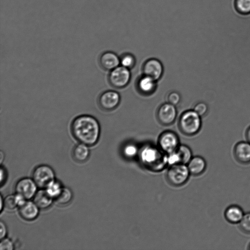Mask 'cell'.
I'll use <instances>...</instances> for the list:
<instances>
[{"mask_svg": "<svg viewBox=\"0 0 250 250\" xmlns=\"http://www.w3.org/2000/svg\"><path fill=\"white\" fill-rule=\"evenodd\" d=\"M238 224L240 229L243 232L250 234V212L245 213L243 218Z\"/></svg>", "mask_w": 250, "mask_h": 250, "instance_id": "obj_24", "label": "cell"}, {"mask_svg": "<svg viewBox=\"0 0 250 250\" xmlns=\"http://www.w3.org/2000/svg\"><path fill=\"white\" fill-rule=\"evenodd\" d=\"M26 200L21 195L16 193L14 195L7 196L3 200L4 207L9 209L13 210L22 205Z\"/></svg>", "mask_w": 250, "mask_h": 250, "instance_id": "obj_21", "label": "cell"}, {"mask_svg": "<svg viewBox=\"0 0 250 250\" xmlns=\"http://www.w3.org/2000/svg\"><path fill=\"white\" fill-rule=\"evenodd\" d=\"M123 152L125 157L132 158L137 155L139 151L136 145L133 144H129L124 147Z\"/></svg>", "mask_w": 250, "mask_h": 250, "instance_id": "obj_25", "label": "cell"}, {"mask_svg": "<svg viewBox=\"0 0 250 250\" xmlns=\"http://www.w3.org/2000/svg\"><path fill=\"white\" fill-rule=\"evenodd\" d=\"M14 249V244L10 239L3 238L1 239L0 250H13Z\"/></svg>", "mask_w": 250, "mask_h": 250, "instance_id": "obj_29", "label": "cell"}, {"mask_svg": "<svg viewBox=\"0 0 250 250\" xmlns=\"http://www.w3.org/2000/svg\"><path fill=\"white\" fill-rule=\"evenodd\" d=\"M179 125L184 134L188 135L195 134L201 127V117L193 109L187 110L181 115Z\"/></svg>", "mask_w": 250, "mask_h": 250, "instance_id": "obj_3", "label": "cell"}, {"mask_svg": "<svg viewBox=\"0 0 250 250\" xmlns=\"http://www.w3.org/2000/svg\"><path fill=\"white\" fill-rule=\"evenodd\" d=\"M246 141L250 143V125L247 128L245 132Z\"/></svg>", "mask_w": 250, "mask_h": 250, "instance_id": "obj_33", "label": "cell"}, {"mask_svg": "<svg viewBox=\"0 0 250 250\" xmlns=\"http://www.w3.org/2000/svg\"><path fill=\"white\" fill-rule=\"evenodd\" d=\"M99 63L104 69L111 71L119 66L120 59L114 52L105 51L100 56Z\"/></svg>", "mask_w": 250, "mask_h": 250, "instance_id": "obj_14", "label": "cell"}, {"mask_svg": "<svg viewBox=\"0 0 250 250\" xmlns=\"http://www.w3.org/2000/svg\"><path fill=\"white\" fill-rule=\"evenodd\" d=\"M156 81L152 78L144 75L138 82V87L140 91L145 94L152 93L155 89Z\"/></svg>", "mask_w": 250, "mask_h": 250, "instance_id": "obj_19", "label": "cell"}, {"mask_svg": "<svg viewBox=\"0 0 250 250\" xmlns=\"http://www.w3.org/2000/svg\"><path fill=\"white\" fill-rule=\"evenodd\" d=\"M0 239L5 238L7 234V228L5 224L1 221L0 223Z\"/></svg>", "mask_w": 250, "mask_h": 250, "instance_id": "obj_31", "label": "cell"}, {"mask_svg": "<svg viewBox=\"0 0 250 250\" xmlns=\"http://www.w3.org/2000/svg\"><path fill=\"white\" fill-rule=\"evenodd\" d=\"M120 101L119 93L113 90H107L102 93L98 98V104L103 110L110 111L115 109Z\"/></svg>", "mask_w": 250, "mask_h": 250, "instance_id": "obj_9", "label": "cell"}, {"mask_svg": "<svg viewBox=\"0 0 250 250\" xmlns=\"http://www.w3.org/2000/svg\"><path fill=\"white\" fill-rule=\"evenodd\" d=\"M233 154L238 163L242 165L250 164V143L247 141L238 142L233 147Z\"/></svg>", "mask_w": 250, "mask_h": 250, "instance_id": "obj_12", "label": "cell"}, {"mask_svg": "<svg viewBox=\"0 0 250 250\" xmlns=\"http://www.w3.org/2000/svg\"><path fill=\"white\" fill-rule=\"evenodd\" d=\"M88 146L80 143L76 145L72 150V156L75 161L78 162H83L89 157L90 151Z\"/></svg>", "mask_w": 250, "mask_h": 250, "instance_id": "obj_20", "label": "cell"}, {"mask_svg": "<svg viewBox=\"0 0 250 250\" xmlns=\"http://www.w3.org/2000/svg\"><path fill=\"white\" fill-rule=\"evenodd\" d=\"M2 152H1L0 153V155H1V156H0V162L1 163L2 162V158H3V156H2Z\"/></svg>", "mask_w": 250, "mask_h": 250, "instance_id": "obj_35", "label": "cell"}, {"mask_svg": "<svg viewBox=\"0 0 250 250\" xmlns=\"http://www.w3.org/2000/svg\"><path fill=\"white\" fill-rule=\"evenodd\" d=\"M181 100L180 95L177 92L173 91L170 92L167 97L168 103L174 105L179 104Z\"/></svg>", "mask_w": 250, "mask_h": 250, "instance_id": "obj_30", "label": "cell"}, {"mask_svg": "<svg viewBox=\"0 0 250 250\" xmlns=\"http://www.w3.org/2000/svg\"><path fill=\"white\" fill-rule=\"evenodd\" d=\"M7 178L6 171L4 168L0 167V185L1 186L4 183Z\"/></svg>", "mask_w": 250, "mask_h": 250, "instance_id": "obj_32", "label": "cell"}, {"mask_svg": "<svg viewBox=\"0 0 250 250\" xmlns=\"http://www.w3.org/2000/svg\"><path fill=\"white\" fill-rule=\"evenodd\" d=\"M33 198V202L40 209H42L49 208L54 199L44 188L37 191Z\"/></svg>", "mask_w": 250, "mask_h": 250, "instance_id": "obj_18", "label": "cell"}, {"mask_svg": "<svg viewBox=\"0 0 250 250\" xmlns=\"http://www.w3.org/2000/svg\"><path fill=\"white\" fill-rule=\"evenodd\" d=\"M188 167L190 174L198 176L205 171L207 163L205 160L202 157L197 156L192 157L188 163Z\"/></svg>", "mask_w": 250, "mask_h": 250, "instance_id": "obj_17", "label": "cell"}, {"mask_svg": "<svg viewBox=\"0 0 250 250\" xmlns=\"http://www.w3.org/2000/svg\"><path fill=\"white\" fill-rule=\"evenodd\" d=\"M242 208L237 205H231L228 206L224 211L226 220L232 224H239L244 215Z\"/></svg>", "mask_w": 250, "mask_h": 250, "instance_id": "obj_16", "label": "cell"}, {"mask_svg": "<svg viewBox=\"0 0 250 250\" xmlns=\"http://www.w3.org/2000/svg\"><path fill=\"white\" fill-rule=\"evenodd\" d=\"M143 71L145 75L149 76L157 81L163 75V66L158 60L150 59L145 62Z\"/></svg>", "mask_w": 250, "mask_h": 250, "instance_id": "obj_13", "label": "cell"}, {"mask_svg": "<svg viewBox=\"0 0 250 250\" xmlns=\"http://www.w3.org/2000/svg\"><path fill=\"white\" fill-rule=\"evenodd\" d=\"M131 73L129 69L122 65H119L110 71L108 75L110 84L116 88H122L125 86L129 82Z\"/></svg>", "mask_w": 250, "mask_h": 250, "instance_id": "obj_6", "label": "cell"}, {"mask_svg": "<svg viewBox=\"0 0 250 250\" xmlns=\"http://www.w3.org/2000/svg\"><path fill=\"white\" fill-rule=\"evenodd\" d=\"M158 145L161 150L168 154L174 152L179 146V138L172 131H165L159 137Z\"/></svg>", "mask_w": 250, "mask_h": 250, "instance_id": "obj_7", "label": "cell"}, {"mask_svg": "<svg viewBox=\"0 0 250 250\" xmlns=\"http://www.w3.org/2000/svg\"><path fill=\"white\" fill-rule=\"evenodd\" d=\"M248 249L250 250V243H249V244L248 245Z\"/></svg>", "mask_w": 250, "mask_h": 250, "instance_id": "obj_36", "label": "cell"}, {"mask_svg": "<svg viewBox=\"0 0 250 250\" xmlns=\"http://www.w3.org/2000/svg\"><path fill=\"white\" fill-rule=\"evenodd\" d=\"M3 205H4L3 200L1 196H0V211L2 210Z\"/></svg>", "mask_w": 250, "mask_h": 250, "instance_id": "obj_34", "label": "cell"}, {"mask_svg": "<svg viewBox=\"0 0 250 250\" xmlns=\"http://www.w3.org/2000/svg\"><path fill=\"white\" fill-rule=\"evenodd\" d=\"M135 63V59L134 57L130 54H124L121 59H120L121 65L130 69L133 67Z\"/></svg>", "mask_w": 250, "mask_h": 250, "instance_id": "obj_26", "label": "cell"}, {"mask_svg": "<svg viewBox=\"0 0 250 250\" xmlns=\"http://www.w3.org/2000/svg\"><path fill=\"white\" fill-rule=\"evenodd\" d=\"M236 7L242 14L250 13V0H236Z\"/></svg>", "mask_w": 250, "mask_h": 250, "instance_id": "obj_27", "label": "cell"}, {"mask_svg": "<svg viewBox=\"0 0 250 250\" xmlns=\"http://www.w3.org/2000/svg\"><path fill=\"white\" fill-rule=\"evenodd\" d=\"M193 110L201 117L205 115L208 111V105L204 102L197 103L194 107Z\"/></svg>", "mask_w": 250, "mask_h": 250, "instance_id": "obj_28", "label": "cell"}, {"mask_svg": "<svg viewBox=\"0 0 250 250\" xmlns=\"http://www.w3.org/2000/svg\"><path fill=\"white\" fill-rule=\"evenodd\" d=\"M70 130L74 138L88 146L95 145L100 135V125L98 120L89 115L76 117L72 122Z\"/></svg>", "mask_w": 250, "mask_h": 250, "instance_id": "obj_1", "label": "cell"}, {"mask_svg": "<svg viewBox=\"0 0 250 250\" xmlns=\"http://www.w3.org/2000/svg\"><path fill=\"white\" fill-rule=\"evenodd\" d=\"M32 179L38 187L45 188L50 183L55 180V173L49 166L40 165L34 169Z\"/></svg>", "mask_w": 250, "mask_h": 250, "instance_id": "obj_5", "label": "cell"}, {"mask_svg": "<svg viewBox=\"0 0 250 250\" xmlns=\"http://www.w3.org/2000/svg\"><path fill=\"white\" fill-rule=\"evenodd\" d=\"M39 208L33 201H26L19 207V212L23 219L32 221L35 219L38 216Z\"/></svg>", "mask_w": 250, "mask_h": 250, "instance_id": "obj_15", "label": "cell"}, {"mask_svg": "<svg viewBox=\"0 0 250 250\" xmlns=\"http://www.w3.org/2000/svg\"><path fill=\"white\" fill-rule=\"evenodd\" d=\"M191 158V151L186 145H179L174 152L167 155L168 164L171 166L177 164H187Z\"/></svg>", "mask_w": 250, "mask_h": 250, "instance_id": "obj_10", "label": "cell"}, {"mask_svg": "<svg viewBox=\"0 0 250 250\" xmlns=\"http://www.w3.org/2000/svg\"><path fill=\"white\" fill-rule=\"evenodd\" d=\"M189 174L188 168L186 164H177L171 166L167 172L166 177L170 184L179 187L187 182Z\"/></svg>", "mask_w": 250, "mask_h": 250, "instance_id": "obj_4", "label": "cell"}, {"mask_svg": "<svg viewBox=\"0 0 250 250\" xmlns=\"http://www.w3.org/2000/svg\"><path fill=\"white\" fill-rule=\"evenodd\" d=\"M37 187L32 178H23L16 184L15 191L28 200L34 197L37 191Z\"/></svg>", "mask_w": 250, "mask_h": 250, "instance_id": "obj_8", "label": "cell"}, {"mask_svg": "<svg viewBox=\"0 0 250 250\" xmlns=\"http://www.w3.org/2000/svg\"><path fill=\"white\" fill-rule=\"evenodd\" d=\"M73 194L71 190L67 188H62L59 195L54 199L59 205L64 206L69 204L72 200Z\"/></svg>", "mask_w": 250, "mask_h": 250, "instance_id": "obj_22", "label": "cell"}, {"mask_svg": "<svg viewBox=\"0 0 250 250\" xmlns=\"http://www.w3.org/2000/svg\"><path fill=\"white\" fill-rule=\"evenodd\" d=\"M62 187L55 180L50 183L45 188L47 193L54 199L60 193Z\"/></svg>", "mask_w": 250, "mask_h": 250, "instance_id": "obj_23", "label": "cell"}, {"mask_svg": "<svg viewBox=\"0 0 250 250\" xmlns=\"http://www.w3.org/2000/svg\"><path fill=\"white\" fill-rule=\"evenodd\" d=\"M177 116L175 105L167 103L161 105L157 111V118L159 122L164 125L172 124Z\"/></svg>", "mask_w": 250, "mask_h": 250, "instance_id": "obj_11", "label": "cell"}, {"mask_svg": "<svg viewBox=\"0 0 250 250\" xmlns=\"http://www.w3.org/2000/svg\"><path fill=\"white\" fill-rule=\"evenodd\" d=\"M139 155L141 162L146 167L153 171H159L168 164L166 153L160 148L152 146H144Z\"/></svg>", "mask_w": 250, "mask_h": 250, "instance_id": "obj_2", "label": "cell"}]
</instances>
